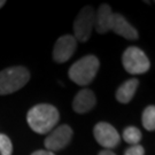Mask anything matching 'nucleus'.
<instances>
[{
	"label": "nucleus",
	"mask_w": 155,
	"mask_h": 155,
	"mask_svg": "<svg viewBox=\"0 0 155 155\" xmlns=\"http://www.w3.org/2000/svg\"><path fill=\"white\" fill-rule=\"evenodd\" d=\"M143 125L146 130L148 131H154L155 130V107L154 106H148L145 108L143 113Z\"/></svg>",
	"instance_id": "obj_13"
},
{
	"label": "nucleus",
	"mask_w": 155,
	"mask_h": 155,
	"mask_svg": "<svg viewBox=\"0 0 155 155\" xmlns=\"http://www.w3.org/2000/svg\"><path fill=\"white\" fill-rule=\"evenodd\" d=\"M139 85V81L137 78H131L123 83L116 91V99L121 104H127L132 100L133 95L137 91Z\"/></svg>",
	"instance_id": "obj_12"
},
{
	"label": "nucleus",
	"mask_w": 155,
	"mask_h": 155,
	"mask_svg": "<svg viewBox=\"0 0 155 155\" xmlns=\"http://www.w3.org/2000/svg\"><path fill=\"white\" fill-rule=\"evenodd\" d=\"M145 154V150L141 145H132L131 147H129L124 155H144Z\"/></svg>",
	"instance_id": "obj_16"
},
{
	"label": "nucleus",
	"mask_w": 155,
	"mask_h": 155,
	"mask_svg": "<svg viewBox=\"0 0 155 155\" xmlns=\"http://www.w3.org/2000/svg\"><path fill=\"white\" fill-rule=\"evenodd\" d=\"M141 132L138 127H127L124 131H123V139L127 144L138 145V143L141 140Z\"/></svg>",
	"instance_id": "obj_14"
},
{
	"label": "nucleus",
	"mask_w": 155,
	"mask_h": 155,
	"mask_svg": "<svg viewBox=\"0 0 155 155\" xmlns=\"http://www.w3.org/2000/svg\"><path fill=\"white\" fill-rule=\"evenodd\" d=\"M93 136L98 144L106 150L116 147L121 141L120 133L111 124L107 122H99L93 129Z\"/></svg>",
	"instance_id": "obj_6"
},
{
	"label": "nucleus",
	"mask_w": 155,
	"mask_h": 155,
	"mask_svg": "<svg viewBox=\"0 0 155 155\" xmlns=\"http://www.w3.org/2000/svg\"><path fill=\"white\" fill-rule=\"evenodd\" d=\"M13 144L6 134L0 133V155H12Z\"/></svg>",
	"instance_id": "obj_15"
},
{
	"label": "nucleus",
	"mask_w": 155,
	"mask_h": 155,
	"mask_svg": "<svg viewBox=\"0 0 155 155\" xmlns=\"http://www.w3.org/2000/svg\"><path fill=\"white\" fill-rule=\"evenodd\" d=\"M99 155H116V154L114 152H111L110 150H104L100 152Z\"/></svg>",
	"instance_id": "obj_18"
},
{
	"label": "nucleus",
	"mask_w": 155,
	"mask_h": 155,
	"mask_svg": "<svg viewBox=\"0 0 155 155\" xmlns=\"http://www.w3.org/2000/svg\"><path fill=\"white\" fill-rule=\"evenodd\" d=\"M77 47V40L71 35H64L56 40L53 50V58L58 63L67 62Z\"/></svg>",
	"instance_id": "obj_8"
},
{
	"label": "nucleus",
	"mask_w": 155,
	"mask_h": 155,
	"mask_svg": "<svg viewBox=\"0 0 155 155\" xmlns=\"http://www.w3.org/2000/svg\"><path fill=\"white\" fill-rule=\"evenodd\" d=\"M113 12L108 5H101L95 14L94 18V25L97 29V32L100 35L107 33L110 31L111 21H113Z\"/></svg>",
	"instance_id": "obj_11"
},
{
	"label": "nucleus",
	"mask_w": 155,
	"mask_h": 155,
	"mask_svg": "<svg viewBox=\"0 0 155 155\" xmlns=\"http://www.w3.org/2000/svg\"><path fill=\"white\" fill-rule=\"evenodd\" d=\"M110 30L127 39H137L138 38V31L133 28L132 25L127 21V18L118 14L114 13L113 14V21H111Z\"/></svg>",
	"instance_id": "obj_9"
},
{
	"label": "nucleus",
	"mask_w": 155,
	"mask_h": 155,
	"mask_svg": "<svg viewBox=\"0 0 155 155\" xmlns=\"http://www.w3.org/2000/svg\"><path fill=\"white\" fill-rule=\"evenodd\" d=\"M72 129L69 125H60L47 136L45 139L46 150L56 152L67 147L72 138Z\"/></svg>",
	"instance_id": "obj_7"
},
{
	"label": "nucleus",
	"mask_w": 155,
	"mask_h": 155,
	"mask_svg": "<svg viewBox=\"0 0 155 155\" xmlns=\"http://www.w3.org/2000/svg\"><path fill=\"white\" fill-rule=\"evenodd\" d=\"M99 66L100 63L97 56H83L70 67L68 75L74 83L81 86H86L95 77L97 72L99 70Z\"/></svg>",
	"instance_id": "obj_2"
},
{
	"label": "nucleus",
	"mask_w": 155,
	"mask_h": 155,
	"mask_svg": "<svg viewBox=\"0 0 155 155\" xmlns=\"http://www.w3.org/2000/svg\"><path fill=\"white\" fill-rule=\"evenodd\" d=\"M5 4H6L5 0H0V8H1V7H2L4 5H5Z\"/></svg>",
	"instance_id": "obj_19"
},
{
	"label": "nucleus",
	"mask_w": 155,
	"mask_h": 155,
	"mask_svg": "<svg viewBox=\"0 0 155 155\" xmlns=\"http://www.w3.org/2000/svg\"><path fill=\"white\" fill-rule=\"evenodd\" d=\"M31 155H55L54 153H52L50 150H36V152H33Z\"/></svg>",
	"instance_id": "obj_17"
},
{
	"label": "nucleus",
	"mask_w": 155,
	"mask_h": 155,
	"mask_svg": "<svg viewBox=\"0 0 155 155\" xmlns=\"http://www.w3.org/2000/svg\"><path fill=\"white\" fill-rule=\"evenodd\" d=\"M95 13L91 6L84 7L74 21V38L78 41H87L94 27Z\"/></svg>",
	"instance_id": "obj_5"
},
{
	"label": "nucleus",
	"mask_w": 155,
	"mask_h": 155,
	"mask_svg": "<svg viewBox=\"0 0 155 155\" xmlns=\"http://www.w3.org/2000/svg\"><path fill=\"white\" fill-rule=\"evenodd\" d=\"M95 102L97 99L93 92L89 89H83L75 95L72 101V108L78 114H85L93 108Z\"/></svg>",
	"instance_id": "obj_10"
},
{
	"label": "nucleus",
	"mask_w": 155,
	"mask_h": 155,
	"mask_svg": "<svg viewBox=\"0 0 155 155\" xmlns=\"http://www.w3.org/2000/svg\"><path fill=\"white\" fill-rule=\"evenodd\" d=\"M122 64L124 69L131 75H140L148 71L150 69V60L144 51L130 46L124 51L122 55Z\"/></svg>",
	"instance_id": "obj_4"
},
{
	"label": "nucleus",
	"mask_w": 155,
	"mask_h": 155,
	"mask_svg": "<svg viewBox=\"0 0 155 155\" xmlns=\"http://www.w3.org/2000/svg\"><path fill=\"white\" fill-rule=\"evenodd\" d=\"M60 120L59 111L54 106L48 104H39L33 106L28 111L27 121L29 127L36 133H48Z\"/></svg>",
	"instance_id": "obj_1"
},
{
	"label": "nucleus",
	"mask_w": 155,
	"mask_h": 155,
	"mask_svg": "<svg viewBox=\"0 0 155 155\" xmlns=\"http://www.w3.org/2000/svg\"><path fill=\"white\" fill-rule=\"evenodd\" d=\"M30 72L25 67L16 66L0 71V95L11 94L22 89L29 82Z\"/></svg>",
	"instance_id": "obj_3"
}]
</instances>
